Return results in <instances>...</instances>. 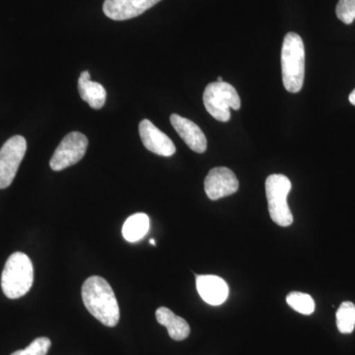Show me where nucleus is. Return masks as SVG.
Segmentation results:
<instances>
[{
    "instance_id": "f257e3e1",
    "label": "nucleus",
    "mask_w": 355,
    "mask_h": 355,
    "mask_svg": "<svg viewBox=\"0 0 355 355\" xmlns=\"http://www.w3.org/2000/svg\"><path fill=\"white\" fill-rule=\"evenodd\" d=\"M83 300L86 309L107 327L120 321V308L111 286L101 277H90L83 286Z\"/></svg>"
},
{
    "instance_id": "f03ea898",
    "label": "nucleus",
    "mask_w": 355,
    "mask_h": 355,
    "mask_svg": "<svg viewBox=\"0 0 355 355\" xmlns=\"http://www.w3.org/2000/svg\"><path fill=\"white\" fill-rule=\"evenodd\" d=\"M282 81L291 93H298L305 77V48L298 34L287 33L282 50Z\"/></svg>"
},
{
    "instance_id": "7ed1b4c3",
    "label": "nucleus",
    "mask_w": 355,
    "mask_h": 355,
    "mask_svg": "<svg viewBox=\"0 0 355 355\" xmlns=\"http://www.w3.org/2000/svg\"><path fill=\"white\" fill-rule=\"evenodd\" d=\"M34 282V268L29 257L16 252L9 257L1 275V288L9 299H18L29 292Z\"/></svg>"
},
{
    "instance_id": "20e7f679",
    "label": "nucleus",
    "mask_w": 355,
    "mask_h": 355,
    "mask_svg": "<svg viewBox=\"0 0 355 355\" xmlns=\"http://www.w3.org/2000/svg\"><path fill=\"white\" fill-rule=\"evenodd\" d=\"M291 191V180L284 175L273 174L266 179V193L270 218L282 227L293 223V216L287 203V196Z\"/></svg>"
},
{
    "instance_id": "39448f33",
    "label": "nucleus",
    "mask_w": 355,
    "mask_h": 355,
    "mask_svg": "<svg viewBox=\"0 0 355 355\" xmlns=\"http://www.w3.org/2000/svg\"><path fill=\"white\" fill-rule=\"evenodd\" d=\"M203 104L210 116L226 123L230 120V109L239 110L241 100L236 89L226 83H212L203 93Z\"/></svg>"
},
{
    "instance_id": "423d86ee",
    "label": "nucleus",
    "mask_w": 355,
    "mask_h": 355,
    "mask_svg": "<svg viewBox=\"0 0 355 355\" xmlns=\"http://www.w3.org/2000/svg\"><path fill=\"white\" fill-rule=\"evenodd\" d=\"M27 150V142L21 135L7 140L0 149V189H6L12 184L14 178Z\"/></svg>"
},
{
    "instance_id": "0eeeda50",
    "label": "nucleus",
    "mask_w": 355,
    "mask_h": 355,
    "mask_svg": "<svg viewBox=\"0 0 355 355\" xmlns=\"http://www.w3.org/2000/svg\"><path fill=\"white\" fill-rule=\"evenodd\" d=\"M88 139L83 133L70 132L60 142L51 159L50 166L53 171H62L76 164L85 155Z\"/></svg>"
},
{
    "instance_id": "6e6552de",
    "label": "nucleus",
    "mask_w": 355,
    "mask_h": 355,
    "mask_svg": "<svg viewBox=\"0 0 355 355\" xmlns=\"http://www.w3.org/2000/svg\"><path fill=\"white\" fill-rule=\"evenodd\" d=\"M239 189V182L232 170L216 167L210 170L205 180V191L212 200L233 195Z\"/></svg>"
},
{
    "instance_id": "1a4fd4ad",
    "label": "nucleus",
    "mask_w": 355,
    "mask_h": 355,
    "mask_svg": "<svg viewBox=\"0 0 355 355\" xmlns=\"http://www.w3.org/2000/svg\"><path fill=\"white\" fill-rule=\"evenodd\" d=\"M161 0H105L103 10L110 19L123 21L137 17Z\"/></svg>"
},
{
    "instance_id": "9d476101",
    "label": "nucleus",
    "mask_w": 355,
    "mask_h": 355,
    "mask_svg": "<svg viewBox=\"0 0 355 355\" xmlns=\"http://www.w3.org/2000/svg\"><path fill=\"white\" fill-rule=\"evenodd\" d=\"M139 135L144 147L151 153L164 157H170L176 153V146L170 137L149 120L140 121Z\"/></svg>"
},
{
    "instance_id": "9b49d317",
    "label": "nucleus",
    "mask_w": 355,
    "mask_h": 355,
    "mask_svg": "<svg viewBox=\"0 0 355 355\" xmlns=\"http://www.w3.org/2000/svg\"><path fill=\"white\" fill-rule=\"evenodd\" d=\"M170 121L178 135L191 150L197 153H205L207 148V137L198 125L177 114H171Z\"/></svg>"
},
{
    "instance_id": "f8f14e48",
    "label": "nucleus",
    "mask_w": 355,
    "mask_h": 355,
    "mask_svg": "<svg viewBox=\"0 0 355 355\" xmlns=\"http://www.w3.org/2000/svg\"><path fill=\"white\" fill-rule=\"evenodd\" d=\"M197 289L205 302L212 306L221 305L228 297L229 288L225 280L217 275H197Z\"/></svg>"
},
{
    "instance_id": "ddd939ff",
    "label": "nucleus",
    "mask_w": 355,
    "mask_h": 355,
    "mask_svg": "<svg viewBox=\"0 0 355 355\" xmlns=\"http://www.w3.org/2000/svg\"><path fill=\"white\" fill-rule=\"evenodd\" d=\"M90 73L85 70L78 79V91L83 101L94 110L101 109L106 102L107 92L101 84L91 81Z\"/></svg>"
},
{
    "instance_id": "4468645a",
    "label": "nucleus",
    "mask_w": 355,
    "mask_h": 355,
    "mask_svg": "<svg viewBox=\"0 0 355 355\" xmlns=\"http://www.w3.org/2000/svg\"><path fill=\"white\" fill-rule=\"evenodd\" d=\"M156 320L159 324L166 327L170 338L174 340H184L190 336L191 328L188 322L182 317L177 316L171 310L166 307L158 308L156 311Z\"/></svg>"
},
{
    "instance_id": "2eb2a0df",
    "label": "nucleus",
    "mask_w": 355,
    "mask_h": 355,
    "mask_svg": "<svg viewBox=\"0 0 355 355\" xmlns=\"http://www.w3.org/2000/svg\"><path fill=\"white\" fill-rule=\"evenodd\" d=\"M150 220L146 214H135L128 217L123 226V236L128 242L139 241L148 233Z\"/></svg>"
},
{
    "instance_id": "dca6fc26",
    "label": "nucleus",
    "mask_w": 355,
    "mask_h": 355,
    "mask_svg": "<svg viewBox=\"0 0 355 355\" xmlns=\"http://www.w3.org/2000/svg\"><path fill=\"white\" fill-rule=\"evenodd\" d=\"M336 326L342 334H352L355 328V305L343 302L336 312Z\"/></svg>"
},
{
    "instance_id": "f3484780",
    "label": "nucleus",
    "mask_w": 355,
    "mask_h": 355,
    "mask_svg": "<svg viewBox=\"0 0 355 355\" xmlns=\"http://www.w3.org/2000/svg\"><path fill=\"white\" fill-rule=\"evenodd\" d=\"M287 304L303 315H311L315 311V302L309 294L291 292L286 297Z\"/></svg>"
},
{
    "instance_id": "a211bd4d",
    "label": "nucleus",
    "mask_w": 355,
    "mask_h": 355,
    "mask_svg": "<svg viewBox=\"0 0 355 355\" xmlns=\"http://www.w3.org/2000/svg\"><path fill=\"white\" fill-rule=\"evenodd\" d=\"M51 342L48 338H38L25 349L17 350L11 355H46L50 349Z\"/></svg>"
},
{
    "instance_id": "6ab92c4d",
    "label": "nucleus",
    "mask_w": 355,
    "mask_h": 355,
    "mask_svg": "<svg viewBox=\"0 0 355 355\" xmlns=\"http://www.w3.org/2000/svg\"><path fill=\"white\" fill-rule=\"evenodd\" d=\"M338 19L349 25L355 20V0H340L336 9Z\"/></svg>"
},
{
    "instance_id": "aec40b11",
    "label": "nucleus",
    "mask_w": 355,
    "mask_h": 355,
    "mask_svg": "<svg viewBox=\"0 0 355 355\" xmlns=\"http://www.w3.org/2000/svg\"><path fill=\"white\" fill-rule=\"evenodd\" d=\"M349 102L355 106V89L352 91V94L349 95Z\"/></svg>"
},
{
    "instance_id": "412c9836",
    "label": "nucleus",
    "mask_w": 355,
    "mask_h": 355,
    "mask_svg": "<svg viewBox=\"0 0 355 355\" xmlns=\"http://www.w3.org/2000/svg\"><path fill=\"white\" fill-rule=\"evenodd\" d=\"M217 83H223V79H222L221 76H219L218 78H217Z\"/></svg>"
},
{
    "instance_id": "4be33fe9",
    "label": "nucleus",
    "mask_w": 355,
    "mask_h": 355,
    "mask_svg": "<svg viewBox=\"0 0 355 355\" xmlns=\"http://www.w3.org/2000/svg\"><path fill=\"white\" fill-rule=\"evenodd\" d=\"M150 244L153 245V246H155V245H156L155 240L151 239L150 240Z\"/></svg>"
}]
</instances>
